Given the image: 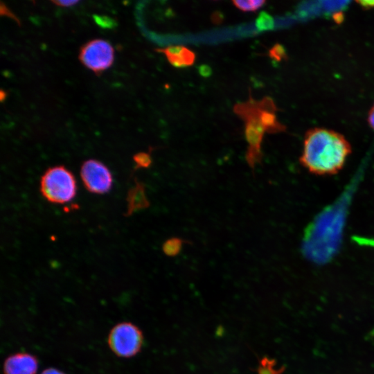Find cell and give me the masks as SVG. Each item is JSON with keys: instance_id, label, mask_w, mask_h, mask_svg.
<instances>
[{"instance_id": "1", "label": "cell", "mask_w": 374, "mask_h": 374, "mask_svg": "<svg viewBox=\"0 0 374 374\" xmlns=\"http://www.w3.org/2000/svg\"><path fill=\"white\" fill-rule=\"evenodd\" d=\"M350 152V145L342 134L315 127L305 135L299 161L313 174L334 175L342 169Z\"/></svg>"}, {"instance_id": "2", "label": "cell", "mask_w": 374, "mask_h": 374, "mask_svg": "<svg viewBox=\"0 0 374 374\" xmlns=\"http://www.w3.org/2000/svg\"><path fill=\"white\" fill-rule=\"evenodd\" d=\"M261 101L254 100L249 89L247 101L238 103L233 106L234 113L244 122V136L248 143L245 159L253 170L262 159L261 143L265 130L260 120Z\"/></svg>"}, {"instance_id": "3", "label": "cell", "mask_w": 374, "mask_h": 374, "mask_svg": "<svg viewBox=\"0 0 374 374\" xmlns=\"http://www.w3.org/2000/svg\"><path fill=\"white\" fill-rule=\"evenodd\" d=\"M76 190L73 175L64 166L49 168L41 177V193L51 203L64 204L70 202L75 196Z\"/></svg>"}, {"instance_id": "4", "label": "cell", "mask_w": 374, "mask_h": 374, "mask_svg": "<svg viewBox=\"0 0 374 374\" xmlns=\"http://www.w3.org/2000/svg\"><path fill=\"white\" fill-rule=\"evenodd\" d=\"M144 337L142 330L128 321L115 325L107 337V344L114 354L119 357L130 358L142 349Z\"/></svg>"}, {"instance_id": "5", "label": "cell", "mask_w": 374, "mask_h": 374, "mask_svg": "<svg viewBox=\"0 0 374 374\" xmlns=\"http://www.w3.org/2000/svg\"><path fill=\"white\" fill-rule=\"evenodd\" d=\"M78 58L85 67L99 75L113 64L114 48L107 40L91 39L81 46Z\"/></svg>"}, {"instance_id": "6", "label": "cell", "mask_w": 374, "mask_h": 374, "mask_svg": "<svg viewBox=\"0 0 374 374\" xmlns=\"http://www.w3.org/2000/svg\"><path fill=\"white\" fill-rule=\"evenodd\" d=\"M80 177L85 188L92 193H106L112 186L111 172L105 164L96 159H88L82 163Z\"/></svg>"}, {"instance_id": "7", "label": "cell", "mask_w": 374, "mask_h": 374, "mask_svg": "<svg viewBox=\"0 0 374 374\" xmlns=\"http://www.w3.org/2000/svg\"><path fill=\"white\" fill-rule=\"evenodd\" d=\"M38 359L34 355L18 352L9 355L4 361L3 374H37Z\"/></svg>"}, {"instance_id": "8", "label": "cell", "mask_w": 374, "mask_h": 374, "mask_svg": "<svg viewBox=\"0 0 374 374\" xmlns=\"http://www.w3.org/2000/svg\"><path fill=\"white\" fill-rule=\"evenodd\" d=\"M154 51L163 53L169 63L177 68L190 66L195 60V53L181 45L169 46L163 48H156Z\"/></svg>"}, {"instance_id": "9", "label": "cell", "mask_w": 374, "mask_h": 374, "mask_svg": "<svg viewBox=\"0 0 374 374\" xmlns=\"http://www.w3.org/2000/svg\"><path fill=\"white\" fill-rule=\"evenodd\" d=\"M260 120L265 132L269 134L284 132L286 127L277 119V108L273 100L268 96L261 100Z\"/></svg>"}, {"instance_id": "10", "label": "cell", "mask_w": 374, "mask_h": 374, "mask_svg": "<svg viewBox=\"0 0 374 374\" xmlns=\"http://www.w3.org/2000/svg\"><path fill=\"white\" fill-rule=\"evenodd\" d=\"M127 201V215L128 216L136 211L150 206V202L146 196L145 186L143 183L136 181L135 186L128 192Z\"/></svg>"}, {"instance_id": "11", "label": "cell", "mask_w": 374, "mask_h": 374, "mask_svg": "<svg viewBox=\"0 0 374 374\" xmlns=\"http://www.w3.org/2000/svg\"><path fill=\"white\" fill-rule=\"evenodd\" d=\"M187 243H188L187 240L177 237H172L163 242L162 251L167 256L174 257L180 253L183 245Z\"/></svg>"}, {"instance_id": "12", "label": "cell", "mask_w": 374, "mask_h": 374, "mask_svg": "<svg viewBox=\"0 0 374 374\" xmlns=\"http://www.w3.org/2000/svg\"><path fill=\"white\" fill-rule=\"evenodd\" d=\"M323 11L321 1L304 2L299 6L298 12L303 19L317 15Z\"/></svg>"}, {"instance_id": "13", "label": "cell", "mask_w": 374, "mask_h": 374, "mask_svg": "<svg viewBox=\"0 0 374 374\" xmlns=\"http://www.w3.org/2000/svg\"><path fill=\"white\" fill-rule=\"evenodd\" d=\"M255 25L258 32L269 30L274 28V20L269 13L261 11L256 20Z\"/></svg>"}, {"instance_id": "14", "label": "cell", "mask_w": 374, "mask_h": 374, "mask_svg": "<svg viewBox=\"0 0 374 374\" xmlns=\"http://www.w3.org/2000/svg\"><path fill=\"white\" fill-rule=\"evenodd\" d=\"M262 0L233 1L232 3L239 10L244 12H255L260 9L265 3Z\"/></svg>"}, {"instance_id": "15", "label": "cell", "mask_w": 374, "mask_h": 374, "mask_svg": "<svg viewBox=\"0 0 374 374\" xmlns=\"http://www.w3.org/2000/svg\"><path fill=\"white\" fill-rule=\"evenodd\" d=\"M321 2L323 11L327 13L338 12V11L345 8L349 3L348 1H323Z\"/></svg>"}, {"instance_id": "16", "label": "cell", "mask_w": 374, "mask_h": 374, "mask_svg": "<svg viewBox=\"0 0 374 374\" xmlns=\"http://www.w3.org/2000/svg\"><path fill=\"white\" fill-rule=\"evenodd\" d=\"M133 160L136 165V169L148 168L152 162L150 152H141L133 156Z\"/></svg>"}, {"instance_id": "17", "label": "cell", "mask_w": 374, "mask_h": 374, "mask_svg": "<svg viewBox=\"0 0 374 374\" xmlns=\"http://www.w3.org/2000/svg\"><path fill=\"white\" fill-rule=\"evenodd\" d=\"M269 56L276 62L287 60V56L284 46L280 44H274L269 51Z\"/></svg>"}, {"instance_id": "18", "label": "cell", "mask_w": 374, "mask_h": 374, "mask_svg": "<svg viewBox=\"0 0 374 374\" xmlns=\"http://www.w3.org/2000/svg\"><path fill=\"white\" fill-rule=\"evenodd\" d=\"M198 72L203 78H208L212 75V69L208 64H201L198 66Z\"/></svg>"}, {"instance_id": "19", "label": "cell", "mask_w": 374, "mask_h": 374, "mask_svg": "<svg viewBox=\"0 0 374 374\" xmlns=\"http://www.w3.org/2000/svg\"><path fill=\"white\" fill-rule=\"evenodd\" d=\"M53 3H54L55 6H60V7H64L68 8L73 6L77 3H79V1L75 0H56V1H51Z\"/></svg>"}, {"instance_id": "20", "label": "cell", "mask_w": 374, "mask_h": 374, "mask_svg": "<svg viewBox=\"0 0 374 374\" xmlns=\"http://www.w3.org/2000/svg\"><path fill=\"white\" fill-rule=\"evenodd\" d=\"M1 15L8 16L9 17L12 18L13 19L17 21L18 24L19 22V21L15 16V15L7 7L4 6V5H3L2 3L1 6Z\"/></svg>"}, {"instance_id": "21", "label": "cell", "mask_w": 374, "mask_h": 374, "mask_svg": "<svg viewBox=\"0 0 374 374\" xmlns=\"http://www.w3.org/2000/svg\"><path fill=\"white\" fill-rule=\"evenodd\" d=\"M40 374H66V373L58 368L51 367V368H47L44 369L43 371L41 372Z\"/></svg>"}, {"instance_id": "22", "label": "cell", "mask_w": 374, "mask_h": 374, "mask_svg": "<svg viewBox=\"0 0 374 374\" xmlns=\"http://www.w3.org/2000/svg\"><path fill=\"white\" fill-rule=\"evenodd\" d=\"M364 9L374 8V1H357Z\"/></svg>"}, {"instance_id": "23", "label": "cell", "mask_w": 374, "mask_h": 374, "mask_svg": "<svg viewBox=\"0 0 374 374\" xmlns=\"http://www.w3.org/2000/svg\"><path fill=\"white\" fill-rule=\"evenodd\" d=\"M368 122L370 126L374 130V105L369 111L368 116Z\"/></svg>"}, {"instance_id": "24", "label": "cell", "mask_w": 374, "mask_h": 374, "mask_svg": "<svg viewBox=\"0 0 374 374\" xmlns=\"http://www.w3.org/2000/svg\"><path fill=\"white\" fill-rule=\"evenodd\" d=\"M222 15L220 12H215L212 16V20L214 23L219 24L222 21Z\"/></svg>"}, {"instance_id": "25", "label": "cell", "mask_w": 374, "mask_h": 374, "mask_svg": "<svg viewBox=\"0 0 374 374\" xmlns=\"http://www.w3.org/2000/svg\"><path fill=\"white\" fill-rule=\"evenodd\" d=\"M332 17L337 23H340L344 19V15L341 12H338L334 13L332 15Z\"/></svg>"}]
</instances>
